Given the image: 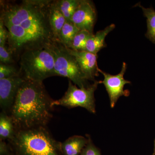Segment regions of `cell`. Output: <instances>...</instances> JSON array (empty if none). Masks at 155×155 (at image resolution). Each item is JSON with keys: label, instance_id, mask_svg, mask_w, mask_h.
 I'll list each match as a JSON object with an SVG mask.
<instances>
[{"label": "cell", "instance_id": "obj_22", "mask_svg": "<svg viewBox=\"0 0 155 155\" xmlns=\"http://www.w3.org/2000/svg\"><path fill=\"white\" fill-rule=\"evenodd\" d=\"M8 36V31L4 25L2 20L0 19V46L7 44Z\"/></svg>", "mask_w": 155, "mask_h": 155}, {"label": "cell", "instance_id": "obj_1", "mask_svg": "<svg viewBox=\"0 0 155 155\" xmlns=\"http://www.w3.org/2000/svg\"><path fill=\"white\" fill-rule=\"evenodd\" d=\"M51 1H1L0 19L9 32L7 45L15 61L25 52L48 48L56 39L49 20Z\"/></svg>", "mask_w": 155, "mask_h": 155}, {"label": "cell", "instance_id": "obj_25", "mask_svg": "<svg viewBox=\"0 0 155 155\" xmlns=\"http://www.w3.org/2000/svg\"></svg>", "mask_w": 155, "mask_h": 155}, {"label": "cell", "instance_id": "obj_4", "mask_svg": "<svg viewBox=\"0 0 155 155\" xmlns=\"http://www.w3.org/2000/svg\"><path fill=\"white\" fill-rule=\"evenodd\" d=\"M19 61V70L26 79L43 82L56 76L54 59L48 48L25 52Z\"/></svg>", "mask_w": 155, "mask_h": 155}, {"label": "cell", "instance_id": "obj_12", "mask_svg": "<svg viewBox=\"0 0 155 155\" xmlns=\"http://www.w3.org/2000/svg\"><path fill=\"white\" fill-rule=\"evenodd\" d=\"M48 13L53 34L58 41L60 31L67 20L58 8L56 1H51L48 6Z\"/></svg>", "mask_w": 155, "mask_h": 155}, {"label": "cell", "instance_id": "obj_15", "mask_svg": "<svg viewBox=\"0 0 155 155\" xmlns=\"http://www.w3.org/2000/svg\"><path fill=\"white\" fill-rule=\"evenodd\" d=\"M139 7L142 10L143 15L147 18V31L146 37L155 45V11L152 7L145 8L140 2L137 3L134 7Z\"/></svg>", "mask_w": 155, "mask_h": 155}, {"label": "cell", "instance_id": "obj_19", "mask_svg": "<svg viewBox=\"0 0 155 155\" xmlns=\"http://www.w3.org/2000/svg\"><path fill=\"white\" fill-rule=\"evenodd\" d=\"M20 73L19 69H18L13 64L0 63V79L9 78Z\"/></svg>", "mask_w": 155, "mask_h": 155}, {"label": "cell", "instance_id": "obj_14", "mask_svg": "<svg viewBox=\"0 0 155 155\" xmlns=\"http://www.w3.org/2000/svg\"><path fill=\"white\" fill-rule=\"evenodd\" d=\"M17 129L10 115L2 111L0 114V140L11 141L16 135Z\"/></svg>", "mask_w": 155, "mask_h": 155}, {"label": "cell", "instance_id": "obj_2", "mask_svg": "<svg viewBox=\"0 0 155 155\" xmlns=\"http://www.w3.org/2000/svg\"><path fill=\"white\" fill-rule=\"evenodd\" d=\"M54 101L43 82L25 79L10 113L17 130L46 127L53 117Z\"/></svg>", "mask_w": 155, "mask_h": 155}, {"label": "cell", "instance_id": "obj_23", "mask_svg": "<svg viewBox=\"0 0 155 155\" xmlns=\"http://www.w3.org/2000/svg\"><path fill=\"white\" fill-rule=\"evenodd\" d=\"M13 150L11 146L4 140H0V155H13Z\"/></svg>", "mask_w": 155, "mask_h": 155}, {"label": "cell", "instance_id": "obj_10", "mask_svg": "<svg viewBox=\"0 0 155 155\" xmlns=\"http://www.w3.org/2000/svg\"><path fill=\"white\" fill-rule=\"evenodd\" d=\"M67 48L68 52L75 58L87 80L94 82L96 81L95 77L98 76L100 73L97 63V55L86 51H77Z\"/></svg>", "mask_w": 155, "mask_h": 155}, {"label": "cell", "instance_id": "obj_18", "mask_svg": "<svg viewBox=\"0 0 155 155\" xmlns=\"http://www.w3.org/2000/svg\"><path fill=\"white\" fill-rule=\"evenodd\" d=\"M93 35L94 33H91L87 31H79L73 39L69 48L77 51H85L87 41Z\"/></svg>", "mask_w": 155, "mask_h": 155}, {"label": "cell", "instance_id": "obj_17", "mask_svg": "<svg viewBox=\"0 0 155 155\" xmlns=\"http://www.w3.org/2000/svg\"><path fill=\"white\" fill-rule=\"evenodd\" d=\"M81 2V0L56 1L58 8L67 21H70Z\"/></svg>", "mask_w": 155, "mask_h": 155}, {"label": "cell", "instance_id": "obj_7", "mask_svg": "<svg viewBox=\"0 0 155 155\" xmlns=\"http://www.w3.org/2000/svg\"><path fill=\"white\" fill-rule=\"evenodd\" d=\"M127 67V64L123 62L121 72L116 75H111L100 69L99 70L100 73L102 74L104 76V80L101 81V84H104L107 92L111 108L115 107L120 97H128L130 95L129 91L124 90L125 84L131 83L129 81L125 80L124 78Z\"/></svg>", "mask_w": 155, "mask_h": 155}, {"label": "cell", "instance_id": "obj_9", "mask_svg": "<svg viewBox=\"0 0 155 155\" xmlns=\"http://www.w3.org/2000/svg\"><path fill=\"white\" fill-rule=\"evenodd\" d=\"M97 17L96 9L93 2L89 0H81L70 21L79 30H86L93 33Z\"/></svg>", "mask_w": 155, "mask_h": 155}, {"label": "cell", "instance_id": "obj_5", "mask_svg": "<svg viewBox=\"0 0 155 155\" xmlns=\"http://www.w3.org/2000/svg\"><path fill=\"white\" fill-rule=\"evenodd\" d=\"M48 48L54 59L56 76L67 78L80 88H87L91 85L75 58L68 52L65 46L56 41Z\"/></svg>", "mask_w": 155, "mask_h": 155}, {"label": "cell", "instance_id": "obj_24", "mask_svg": "<svg viewBox=\"0 0 155 155\" xmlns=\"http://www.w3.org/2000/svg\"><path fill=\"white\" fill-rule=\"evenodd\" d=\"M153 155H155V140H154V152Z\"/></svg>", "mask_w": 155, "mask_h": 155}, {"label": "cell", "instance_id": "obj_11", "mask_svg": "<svg viewBox=\"0 0 155 155\" xmlns=\"http://www.w3.org/2000/svg\"><path fill=\"white\" fill-rule=\"evenodd\" d=\"M115 27V24H111L103 30L97 31L87 41L84 51L97 54L101 50L107 47L106 37L108 34L114 30Z\"/></svg>", "mask_w": 155, "mask_h": 155}, {"label": "cell", "instance_id": "obj_3", "mask_svg": "<svg viewBox=\"0 0 155 155\" xmlns=\"http://www.w3.org/2000/svg\"><path fill=\"white\" fill-rule=\"evenodd\" d=\"M10 142L14 155H62L61 142L53 137L46 127L17 130Z\"/></svg>", "mask_w": 155, "mask_h": 155}, {"label": "cell", "instance_id": "obj_21", "mask_svg": "<svg viewBox=\"0 0 155 155\" xmlns=\"http://www.w3.org/2000/svg\"><path fill=\"white\" fill-rule=\"evenodd\" d=\"M88 142L84 148L80 155H101L99 150L94 144L90 137L87 135Z\"/></svg>", "mask_w": 155, "mask_h": 155}, {"label": "cell", "instance_id": "obj_6", "mask_svg": "<svg viewBox=\"0 0 155 155\" xmlns=\"http://www.w3.org/2000/svg\"><path fill=\"white\" fill-rule=\"evenodd\" d=\"M100 84H101V81L96 80L87 88H78L76 85L69 80L67 91L60 99L53 101L52 107L60 106L69 109L81 107L85 108L90 113L95 114L94 92Z\"/></svg>", "mask_w": 155, "mask_h": 155}, {"label": "cell", "instance_id": "obj_8", "mask_svg": "<svg viewBox=\"0 0 155 155\" xmlns=\"http://www.w3.org/2000/svg\"><path fill=\"white\" fill-rule=\"evenodd\" d=\"M21 74L0 79V107L2 111L10 113L19 88L25 80Z\"/></svg>", "mask_w": 155, "mask_h": 155}, {"label": "cell", "instance_id": "obj_20", "mask_svg": "<svg viewBox=\"0 0 155 155\" xmlns=\"http://www.w3.org/2000/svg\"><path fill=\"white\" fill-rule=\"evenodd\" d=\"M0 62L2 64H13L15 63L13 54L7 45L0 46Z\"/></svg>", "mask_w": 155, "mask_h": 155}, {"label": "cell", "instance_id": "obj_13", "mask_svg": "<svg viewBox=\"0 0 155 155\" xmlns=\"http://www.w3.org/2000/svg\"><path fill=\"white\" fill-rule=\"evenodd\" d=\"M88 142V138L82 136L70 137L61 142V150L62 155H80L84 148Z\"/></svg>", "mask_w": 155, "mask_h": 155}, {"label": "cell", "instance_id": "obj_16", "mask_svg": "<svg viewBox=\"0 0 155 155\" xmlns=\"http://www.w3.org/2000/svg\"><path fill=\"white\" fill-rule=\"evenodd\" d=\"M79 31L71 21H66L60 31L58 41L69 48L73 39Z\"/></svg>", "mask_w": 155, "mask_h": 155}]
</instances>
